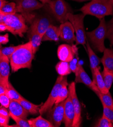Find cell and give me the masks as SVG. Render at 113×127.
I'll return each instance as SVG.
<instances>
[{
	"mask_svg": "<svg viewBox=\"0 0 113 127\" xmlns=\"http://www.w3.org/2000/svg\"><path fill=\"white\" fill-rule=\"evenodd\" d=\"M34 54L30 41L19 45L10 58L12 71L16 72L22 68H30Z\"/></svg>",
	"mask_w": 113,
	"mask_h": 127,
	"instance_id": "obj_1",
	"label": "cell"
},
{
	"mask_svg": "<svg viewBox=\"0 0 113 127\" xmlns=\"http://www.w3.org/2000/svg\"><path fill=\"white\" fill-rule=\"evenodd\" d=\"M79 10L85 16L90 15L100 19L113 15V5L110 0H91Z\"/></svg>",
	"mask_w": 113,
	"mask_h": 127,
	"instance_id": "obj_2",
	"label": "cell"
},
{
	"mask_svg": "<svg viewBox=\"0 0 113 127\" xmlns=\"http://www.w3.org/2000/svg\"><path fill=\"white\" fill-rule=\"evenodd\" d=\"M99 20L98 27L91 32H87L86 36L88 37L93 49L96 51L103 53L106 49L105 40L107 34V23L105 18Z\"/></svg>",
	"mask_w": 113,
	"mask_h": 127,
	"instance_id": "obj_3",
	"label": "cell"
},
{
	"mask_svg": "<svg viewBox=\"0 0 113 127\" xmlns=\"http://www.w3.org/2000/svg\"><path fill=\"white\" fill-rule=\"evenodd\" d=\"M85 15L82 13L79 14H73L69 13L67 18L74 28L75 33V45H82L85 46L87 42L86 32H85L84 20Z\"/></svg>",
	"mask_w": 113,
	"mask_h": 127,
	"instance_id": "obj_4",
	"label": "cell"
},
{
	"mask_svg": "<svg viewBox=\"0 0 113 127\" xmlns=\"http://www.w3.org/2000/svg\"><path fill=\"white\" fill-rule=\"evenodd\" d=\"M4 23L10 28L11 33L20 37H23V34L28 30L24 16L18 13L5 15Z\"/></svg>",
	"mask_w": 113,
	"mask_h": 127,
	"instance_id": "obj_5",
	"label": "cell"
},
{
	"mask_svg": "<svg viewBox=\"0 0 113 127\" xmlns=\"http://www.w3.org/2000/svg\"><path fill=\"white\" fill-rule=\"evenodd\" d=\"M45 5H47L54 16L60 23L68 21L67 14L72 13V9L65 0H51Z\"/></svg>",
	"mask_w": 113,
	"mask_h": 127,
	"instance_id": "obj_6",
	"label": "cell"
},
{
	"mask_svg": "<svg viewBox=\"0 0 113 127\" xmlns=\"http://www.w3.org/2000/svg\"><path fill=\"white\" fill-rule=\"evenodd\" d=\"M67 81V77L65 76L60 75L57 78L55 84L54 85L52 90L50 93L47 99L45 102L41 106L39 113L41 115L48 111L55 104L57 100L59 90L63 84Z\"/></svg>",
	"mask_w": 113,
	"mask_h": 127,
	"instance_id": "obj_7",
	"label": "cell"
},
{
	"mask_svg": "<svg viewBox=\"0 0 113 127\" xmlns=\"http://www.w3.org/2000/svg\"><path fill=\"white\" fill-rule=\"evenodd\" d=\"M69 93L70 95L74 111V117L72 127H79L82 123V110L80 101L78 98L75 88V83L73 82L68 85Z\"/></svg>",
	"mask_w": 113,
	"mask_h": 127,
	"instance_id": "obj_8",
	"label": "cell"
},
{
	"mask_svg": "<svg viewBox=\"0 0 113 127\" xmlns=\"http://www.w3.org/2000/svg\"><path fill=\"white\" fill-rule=\"evenodd\" d=\"M78 54V48L75 45L62 44L57 50V55L59 60L64 62H70Z\"/></svg>",
	"mask_w": 113,
	"mask_h": 127,
	"instance_id": "obj_9",
	"label": "cell"
},
{
	"mask_svg": "<svg viewBox=\"0 0 113 127\" xmlns=\"http://www.w3.org/2000/svg\"><path fill=\"white\" fill-rule=\"evenodd\" d=\"M65 100L55 105L48 111V117L50 122L54 125V127H59L63 122L64 115V104Z\"/></svg>",
	"mask_w": 113,
	"mask_h": 127,
	"instance_id": "obj_10",
	"label": "cell"
},
{
	"mask_svg": "<svg viewBox=\"0 0 113 127\" xmlns=\"http://www.w3.org/2000/svg\"><path fill=\"white\" fill-rule=\"evenodd\" d=\"M59 28L61 40L70 45H73L75 42V35L72 23L69 21L61 23Z\"/></svg>",
	"mask_w": 113,
	"mask_h": 127,
	"instance_id": "obj_11",
	"label": "cell"
},
{
	"mask_svg": "<svg viewBox=\"0 0 113 127\" xmlns=\"http://www.w3.org/2000/svg\"><path fill=\"white\" fill-rule=\"evenodd\" d=\"M17 13H27L31 11L39 9L44 4L38 0H16Z\"/></svg>",
	"mask_w": 113,
	"mask_h": 127,
	"instance_id": "obj_12",
	"label": "cell"
},
{
	"mask_svg": "<svg viewBox=\"0 0 113 127\" xmlns=\"http://www.w3.org/2000/svg\"><path fill=\"white\" fill-rule=\"evenodd\" d=\"M10 59L5 55L0 53V83L6 88L9 86L10 74Z\"/></svg>",
	"mask_w": 113,
	"mask_h": 127,
	"instance_id": "obj_13",
	"label": "cell"
},
{
	"mask_svg": "<svg viewBox=\"0 0 113 127\" xmlns=\"http://www.w3.org/2000/svg\"><path fill=\"white\" fill-rule=\"evenodd\" d=\"M75 82L85 84L90 88L95 93L97 91H99L96 86L95 85L93 81L91 80L89 76L88 75L81 64L79 65L78 71L75 72Z\"/></svg>",
	"mask_w": 113,
	"mask_h": 127,
	"instance_id": "obj_14",
	"label": "cell"
},
{
	"mask_svg": "<svg viewBox=\"0 0 113 127\" xmlns=\"http://www.w3.org/2000/svg\"><path fill=\"white\" fill-rule=\"evenodd\" d=\"M52 19L47 16H43L35 19L31 25L30 29L38 33L43 37L45 32L52 24Z\"/></svg>",
	"mask_w": 113,
	"mask_h": 127,
	"instance_id": "obj_15",
	"label": "cell"
},
{
	"mask_svg": "<svg viewBox=\"0 0 113 127\" xmlns=\"http://www.w3.org/2000/svg\"><path fill=\"white\" fill-rule=\"evenodd\" d=\"M74 117V111L71 98L69 93L65 100L64 104V115L63 122L66 127H71L72 126Z\"/></svg>",
	"mask_w": 113,
	"mask_h": 127,
	"instance_id": "obj_16",
	"label": "cell"
},
{
	"mask_svg": "<svg viewBox=\"0 0 113 127\" xmlns=\"http://www.w3.org/2000/svg\"><path fill=\"white\" fill-rule=\"evenodd\" d=\"M8 109L9 113L25 120H27L29 115V112L22 107L18 101L14 100H11Z\"/></svg>",
	"mask_w": 113,
	"mask_h": 127,
	"instance_id": "obj_17",
	"label": "cell"
},
{
	"mask_svg": "<svg viewBox=\"0 0 113 127\" xmlns=\"http://www.w3.org/2000/svg\"><path fill=\"white\" fill-rule=\"evenodd\" d=\"M60 31L59 27L52 24L48 27L43 35L42 41H55L59 40Z\"/></svg>",
	"mask_w": 113,
	"mask_h": 127,
	"instance_id": "obj_18",
	"label": "cell"
},
{
	"mask_svg": "<svg viewBox=\"0 0 113 127\" xmlns=\"http://www.w3.org/2000/svg\"><path fill=\"white\" fill-rule=\"evenodd\" d=\"M93 82L97 87L98 90L103 93H107L109 91L106 87L105 84L99 69L98 67L96 68L92 73Z\"/></svg>",
	"mask_w": 113,
	"mask_h": 127,
	"instance_id": "obj_19",
	"label": "cell"
},
{
	"mask_svg": "<svg viewBox=\"0 0 113 127\" xmlns=\"http://www.w3.org/2000/svg\"><path fill=\"white\" fill-rule=\"evenodd\" d=\"M100 60L104 67L113 72V49L106 48L104 55Z\"/></svg>",
	"mask_w": 113,
	"mask_h": 127,
	"instance_id": "obj_20",
	"label": "cell"
},
{
	"mask_svg": "<svg viewBox=\"0 0 113 127\" xmlns=\"http://www.w3.org/2000/svg\"><path fill=\"white\" fill-rule=\"evenodd\" d=\"M86 45L90 61V66L92 73L94 72V69L98 67L100 62H101V60L99 59V58L93 51L88 41H87Z\"/></svg>",
	"mask_w": 113,
	"mask_h": 127,
	"instance_id": "obj_21",
	"label": "cell"
},
{
	"mask_svg": "<svg viewBox=\"0 0 113 127\" xmlns=\"http://www.w3.org/2000/svg\"><path fill=\"white\" fill-rule=\"evenodd\" d=\"M18 102L22 107L29 112V113L34 115H37L39 113V109L41 106L43 104V103L39 105L33 104L24 98L18 101Z\"/></svg>",
	"mask_w": 113,
	"mask_h": 127,
	"instance_id": "obj_22",
	"label": "cell"
},
{
	"mask_svg": "<svg viewBox=\"0 0 113 127\" xmlns=\"http://www.w3.org/2000/svg\"><path fill=\"white\" fill-rule=\"evenodd\" d=\"M42 36L35 31L31 29L30 30V41L31 43L34 54L36 53L37 50L42 42Z\"/></svg>",
	"mask_w": 113,
	"mask_h": 127,
	"instance_id": "obj_23",
	"label": "cell"
},
{
	"mask_svg": "<svg viewBox=\"0 0 113 127\" xmlns=\"http://www.w3.org/2000/svg\"><path fill=\"white\" fill-rule=\"evenodd\" d=\"M28 122L31 127H54L51 122L43 118L41 116L31 119Z\"/></svg>",
	"mask_w": 113,
	"mask_h": 127,
	"instance_id": "obj_24",
	"label": "cell"
},
{
	"mask_svg": "<svg viewBox=\"0 0 113 127\" xmlns=\"http://www.w3.org/2000/svg\"><path fill=\"white\" fill-rule=\"evenodd\" d=\"M101 101L102 104L113 109V99L110 91L107 93H103L100 91L95 92Z\"/></svg>",
	"mask_w": 113,
	"mask_h": 127,
	"instance_id": "obj_25",
	"label": "cell"
},
{
	"mask_svg": "<svg viewBox=\"0 0 113 127\" xmlns=\"http://www.w3.org/2000/svg\"><path fill=\"white\" fill-rule=\"evenodd\" d=\"M56 70L57 73L61 76H66L70 74L72 72L69 66V62L61 61L57 64Z\"/></svg>",
	"mask_w": 113,
	"mask_h": 127,
	"instance_id": "obj_26",
	"label": "cell"
},
{
	"mask_svg": "<svg viewBox=\"0 0 113 127\" xmlns=\"http://www.w3.org/2000/svg\"><path fill=\"white\" fill-rule=\"evenodd\" d=\"M68 85L69 84L67 81L62 85L59 90L57 100L55 103V105L58 104V103L62 102V101H65L67 99L69 94V90L67 88Z\"/></svg>",
	"mask_w": 113,
	"mask_h": 127,
	"instance_id": "obj_27",
	"label": "cell"
},
{
	"mask_svg": "<svg viewBox=\"0 0 113 127\" xmlns=\"http://www.w3.org/2000/svg\"><path fill=\"white\" fill-rule=\"evenodd\" d=\"M10 118L8 110L1 106L0 107V127H7L9 125Z\"/></svg>",
	"mask_w": 113,
	"mask_h": 127,
	"instance_id": "obj_28",
	"label": "cell"
},
{
	"mask_svg": "<svg viewBox=\"0 0 113 127\" xmlns=\"http://www.w3.org/2000/svg\"><path fill=\"white\" fill-rule=\"evenodd\" d=\"M102 75L106 87L110 91L113 83V72L108 70L106 68H104Z\"/></svg>",
	"mask_w": 113,
	"mask_h": 127,
	"instance_id": "obj_29",
	"label": "cell"
},
{
	"mask_svg": "<svg viewBox=\"0 0 113 127\" xmlns=\"http://www.w3.org/2000/svg\"><path fill=\"white\" fill-rule=\"evenodd\" d=\"M5 94L9 97L11 100H14L16 101H19L23 97L14 88L9 82V86L7 88Z\"/></svg>",
	"mask_w": 113,
	"mask_h": 127,
	"instance_id": "obj_30",
	"label": "cell"
},
{
	"mask_svg": "<svg viewBox=\"0 0 113 127\" xmlns=\"http://www.w3.org/2000/svg\"><path fill=\"white\" fill-rule=\"evenodd\" d=\"M2 13L5 15H12L17 13L16 4L14 2L7 3L0 10Z\"/></svg>",
	"mask_w": 113,
	"mask_h": 127,
	"instance_id": "obj_31",
	"label": "cell"
},
{
	"mask_svg": "<svg viewBox=\"0 0 113 127\" xmlns=\"http://www.w3.org/2000/svg\"><path fill=\"white\" fill-rule=\"evenodd\" d=\"M106 38L110 43V46L113 45V17L107 24Z\"/></svg>",
	"mask_w": 113,
	"mask_h": 127,
	"instance_id": "obj_32",
	"label": "cell"
},
{
	"mask_svg": "<svg viewBox=\"0 0 113 127\" xmlns=\"http://www.w3.org/2000/svg\"><path fill=\"white\" fill-rule=\"evenodd\" d=\"M9 115L10 118L16 122L17 127H31L28 120L15 116L11 113H9Z\"/></svg>",
	"mask_w": 113,
	"mask_h": 127,
	"instance_id": "obj_33",
	"label": "cell"
},
{
	"mask_svg": "<svg viewBox=\"0 0 113 127\" xmlns=\"http://www.w3.org/2000/svg\"><path fill=\"white\" fill-rule=\"evenodd\" d=\"M19 45L16 46H10L7 47H4L0 49V53L6 56L9 59L12 55L17 49Z\"/></svg>",
	"mask_w": 113,
	"mask_h": 127,
	"instance_id": "obj_34",
	"label": "cell"
},
{
	"mask_svg": "<svg viewBox=\"0 0 113 127\" xmlns=\"http://www.w3.org/2000/svg\"><path fill=\"white\" fill-rule=\"evenodd\" d=\"M94 127H113V124L103 115Z\"/></svg>",
	"mask_w": 113,
	"mask_h": 127,
	"instance_id": "obj_35",
	"label": "cell"
},
{
	"mask_svg": "<svg viewBox=\"0 0 113 127\" xmlns=\"http://www.w3.org/2000/svg\"><path fill=\"white\" fill-rule=\"evenodd\" d=\"M79 60V58L78 57V54H77L75 56L74 58L70 62H69V66L71 70V71L75 73L78 71L79 65H80Z\"/></svg>",
	"mask_w": 113,
	"mask_h": 127,
	"instance_id": "obj_36",
	"label": "cell"
},
{
	"mask_svg": "<svg viewBox=\"0 0 113 127\" xmlns=\"http://www.w3.org/2000/svg\"><path fill=\"white\" fill-rule=\"evenodd\" d=\"M103 106V115L105 116L113 124V109L107 107L105 105Z\"/></svg>",
	"mask_w": 113,
	"mask_h": 127,
	"instance_id": "obj_37",
	"label": "cell"
},
{
	"mask_svg": "<svg viewBox=\"0 0 113 127\" xmlns=\"http://www.w3.org/2000/svg\"><path fill=\"white\" fill-rule=\"evenodd\" d=\"M11 99L5 94H2L0 95V104L1 106L8 109L10 103Z\"/></svg>",
	"mask_w": 113,
	"mask_h": 127,
	"instance_id": "obj_38",
	"label": "cell"
},
{
	"mask_svg": "<svg viewBox=\"0 0 113 127\" xmlns=\"http://www.w3.org/2000/svg\"><path fill=\"white\" fill-rule=\"evenodd\" d=\"M9 42V34L6 33L4 35H0V44H6Z\"/></svg>",
	"mask_w": 113,
	"mask_h": 127,
	"instance_id": "obj_39",
	"label": "cell"
},
{
	"mask_svg": "<svg viewBox=\"0 0 113 127\" xmlns=\"http://www.w3.org/2000/svg\"><path fill=\"white\" fill-rule=\"evenodd\" d=\"M6 31L10 32V28L4 23H0V32H3Z\"/></svg>",
	"mask_w": 113,
	"mask_h": 127,
	"instance_id": "obj_40",
	"label": "cell"
},
{
	"mask_svg": "<svg viewBox=\"0 0 113 127\" xmlns=\"http://www.w3.org/2000/svg\"><path fill=\"white\" fill-rule=\"evenodd\" d=\"M6 90L7 88L1 83H0V95L5 93L6 92Z\"/></svg>",
	"mask_w": 113,
	"mask_h": 127,
	"instance_id": "obj_41",
	"label": "cell"
},
{
	"mask_svg": "<svg viewBox=\"0 0 113 127\" xmlns=\"http://www.w3.org/2000/svg\"><path fill=\"white\" fill-rule=\"evenodd\" d=\"M5 14L0 11V23H4V18Z\"/></svg>",
	"mask_w": 113,
	"mask_h": 127,
	"instance_id": "obj_42",
	"label": "cell"
},
{
	"mask_svg": "<svg viewBox=\"0 0 113 127\" xmlns=\"http://www.w3.org/2000/svg\"><path fill=\"white\" fill-rule=\"evenodd\" d=\"M7 3H8V2L6 1V0H0V10L2 9L3 6Z\"/></svg>",
	"mask_w": 113,
	"mask_h": 127,
	"instance_id": "obj_43",
	"label": "cell"
},
{
	"mask_svg": "<svg viewBox=\"0 0 113 127\" xmlns=\"http://www.w3.org/2000/svg\"><path fill=\"white\" fill-rule=\"evenodd\" d=\"M39 2H40L41 3H42L44 5L47 4L48 3H49L50 2H51V0H38Z\"/></svg>",
	"mask_w": 113,
	"mask_h": 127,
	"instance_id": "obj_44",
	"label": "cell"
},
{
	"mask_svg": "<svg viewBox=\"0 0 113 127\" xmlns=\"http://www.w3.org/2000/svg\"><path fill=\"white\" fill-rule=\"evenodd\" d=\"M71 1L79 2H86L88 1H91V0H71Z\"/></svg>",
	"mask_w": 113,
	"mask_h": 127,
	"instance_id": "obj_45",
	"label": "cell"
},
{
	"mask_svg": "<svg viewBox=\"0 0 113 127\" xmlns=\"http://www.w3.org/2000/svg\"><path fill=\"white\" fill-rule=\"evenodd\" d=\"M111 1V2H112V4H113V0H110Z\"/></svg>",
	"mask_w": 113,
	"mask_h": 127,
	"instance_id": "obj_46",
	"label": "cell"
},
{
	"mask_svg": "<svg viewBox=\"0 0 113 127\" xmlns=\"http://www.w3.org/2000/svg\"><path fill=\"white\" fill-rule=\"evenodd\" d=\"M2 48V44H0V49H1Z\"/></svg>",
	"mask_w": 113,
	"mask_h": 127,
	"instance_id": "obj_47",
	"label": "cell"
}]
</instances>
